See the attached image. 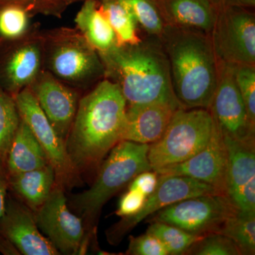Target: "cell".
<instances>
[{"label":"cell","instance_id":"cell-4","mask_svg":"<svg viewBox=\"0 0 255 255\" xmlns=\"http://www.w3.org/2000/svg\"><path fill=\"white\" fill-rule=\"evenodd\" d=\"M149 145L122 140L100 164L87 190L74 195L72 209L81 218L89 237L95 234L102 208L137 174L152 170L147 158Z\"/></svg>","mask_w":255,"mask_h":255},{"label":"cell","instance_id":"cell-34","mask_svg":"<svg viewBox=\"0 0 255 255\" xmlns=\"http://www.w3.org/2000/svg\"><path fill=\"white\" fill-rule=\"evenodd\" d=\"M8 192V175L5 169L4 162L0 159V217L4 213Z\"/></svg>","mask_w":255,"mask_h":255},{"label":"cell","instance_id":"cell-8","mask_svg":"<svg viewBox=\"0 0 255 255\" xmlns=\"http://www.w3.org/2000/svg\"><path fill=\"white\" fill-rule=\"evenodd\" d=\"M13 97L20 117L34 134L54 169L57 184L65 189L80 184V174L70 160L65 140L52 127L31 89H23Z\"/></svg>","mask_w":255,"mask_h":255},{"label":"cell","instance_id":"cell-35","mask_svg":"<svg viewBox=\"0 0 255 255\" xmlns=\"http://www.w3.org/2000/svg\"><path fill=\"white\" fill-rule=\"evenodd\" d=\"M225 6H238V7H254L255 0H222Z\"/></svg>","mask_w":255,"mask_h":255},{"label":"cell","instance_id":"cell-2","mask_svg":"<svg viewBox=\"0 0 255 255\" xmlns=\"http://www.w3.org/2000/svg\"><path fill=\"white\" fill-rule=\"evenodd\" d=\"M158 40L182 108L209 110L219 80V63L209 35L166 24Z\"/></svg>","mask_w":255,"mask_h":255},{"label":"cell","instance_id":"cell-9","mask_svg":"<svg viewBox=\"0 0 255 255\" xmlns=\"http://www.w3.org/2000/svg\"><path fill=\"white\" fill-rule=\"evenodd\" d=\"M55 36L47 55L48 68L55 78L79 85L105 74L98 52L82 35L63 32Z\"/></svg>","mask_w":255,"mask_h":255},{"label":"cell","instance_id":"cell-6","mask_svg":"<svg viewBox=\"0 0 255 255\" xmlns=\"http://www.w3.org/2000/svg\"><path fill=\"white\" fill-rule=\"evenodd\" d=\"M238 211L225 194H206L183 199L159 210L149 221L168 223L198 236L219 233Z\"/></svg>","mask_w":255,"mask_h":255},{"label":"cell","instance_id":"cell-27","mask_svg":"<svg viewBox=\"0 0 255 255\" xmlns=\"http://www.w3.org/2000/svg\"><path fill=\"white\" fill-rule=\"evenodd\" d=\"M28 26L27 13L12 2L0 4V38L14 41L26 33Z\"/></svg>","mask_w":255,"mask_h":255},{"label":"cell","instance_id":"cell-12","mask_svg":"<svg viewBox=\"0 0 255 255\" xmlns=\"http://www.w3.org/2000/svg\"><path fill=\"white\" fill-rule=\"evenodd\" d=\"M219 63V80L209 109L223 135L241 141L255 140L251 122L238 90L232 65Z\"/></svg>","mask_w":255,"mask_h":255},{"label":"cell","instance_id":"cell-26","mask_svg":"<svg viewBox=\"0 0 255 255\" xmlns=\"http://www.w3.org/2000/svg\"><path fill=\"white\" fill-rule=\"evenodd\" d=\"M20 121L14 97L0 87V159L4 162Z\"/></svg>","mask_w":255,"mask_h":255},{"label":"cell","instance_id":"cell-29","mask_svg":"<svg viewBox=\"0 0 255 255\" xmlns=\"http://www.w3.org/2000/svg\"><path fill=\"white\" fill-rule=\"evenodd\" d=\"M185 255H241L236 243L221 233L201 237L186 252Z\"/></svg>","mask_w":255,"mask_h":255},{"label":"cell","instance_id":"cell-13","mask_svg":"<svg viewBox=\"0 0 255 255\" xmlns=\"http://www.w3.org/2000/svg\"><path fill=\"white\" fill-rule=\"evenodd\" d=\"M0 236L9 241L19 254L60 255L40 232L34 213L9 191L4 213L0 217Z\"/></svg>","mask_w":255,"mask_h":255},{"label":"cell","instance_id":"cell-20","mask_svg":"<svg viewBox=\"0 0 255 255\" xmlns=\"http://www.w3.org/2000/svg\"><path fill=\"white\" fill-rule=\"evenodd\" d=\"M56 184V175L50 164L44 167L8 176L9 191L33 213L47 200Z\"/></svg>","mask_w":255,"mask_h":255},{"label":"cell","instance_id":"cell-7","mask_svg":"<svg viewBox=\"0 0 255 255\" xmlns=\"http://www.w3.org/2000/svg\"><path fill=\"white\" fill-rule=\"evenodd\" d=\"M209 37L219 63L255 65V15L244 8L223 6L216 11Z\"/></svg>","mask_w":255,"mask_h":255},{"label":"cell","instance_id":"cell-31","mask_svg":"<svg viewBox=\"0 0 255 255\" xmlns=\"http://www.w3.org/2000/svg\"><path fill=\"white\" fill-rule=\"evenodd\" d=\"M128 255H169L158 238L146 232L137 237H129L128 248L125 253Z\"/></svg>","mask_w":255,"mask_h":255},{"label":"cell","instance_id":"cell-14","mask_svg":"<svg viewBox=\"0 0 255 255\" xmlns=\"http://www.w3.org/2000/svg\"><path fill=\"white\" fill-rule=\"evenodd\" d=\"M155 172L162 175L191 177L226 195L227 152L222 132L216 122L211 138L203 150L184 162L171 164Z\"/></svg>","mask_w":255,"mask_h":255},{"label":"cell","instance_id":"cell-10","mask_svg":"<svg viewBox=\"0 0 255 255\" xmlns=\"http://www.w3.org/2000/svg\"><path fill=\"white\" fill-rule=\"evenodd\" d=\"M64 191L56 183L44 204L34 213L35 219L60 254H80L86 250L90 237L81 218L69 209Z\"/></svg>","mask_w":255,"mask_h":255},{"label":"cell","instance_id":"cell-36","mask_svg":"<svg viewBox=\"0 0 255 255\" xmlns=\"http://www.w3.org/2000/svg\"><path fill=\"white\" fill-rule=\"evenodd\" d=\"M13 0H0V4H4V3L11 2Z\"/></svg>","mask_w":255,"mask_h":255},{"label":"cell","instance_id":"cell-23","mask_svg":"<svg viewBox=\"0 0 255 255\" xmlns=\"http://www.w3.org/2000/svg\"><path fill=\"white\" fill-rule=\"evenodd\" d=\"M100 9L115 33L117 46L134 44L141 40L137 36L133 15L120 0L108 1Z\"/></svg>","mask_w":255,"mask_h":255},{"label":"cell","instance_id":"cell-21","mask_svg":"<svg viewBox=\"0 0 255 255\" xmlns=\"http://www.w3.org/2000/svg\"><path fill=\"white\" fill-rule=\"evenodd\" d=\"M216 12L209 0H167L162 18L166 24L209 35Z\"/></svg>","mask_w":255,"mask_h":255},{"label":"cell","instance_id":"cell-3","mask_svg":"<svg viewBox=\"0 0 255 255\" xmlns=\"http://www.w3.org/2000/svg\"><path fill=\"white\" fill-rule=\"evenodd\" d=\"M109 80L118 85L127 106L165 103L181 107L174 95L168 60L158 38L98 53Z\"/></svg>","mask_w":255,"mask_h":255},{"label":"cell","instance_id":"cell-32","mask_svg":"<svg viewBox=\"0 0 255 255\" xmlns=\"http://www.w3.org/2000/svg\"><path fill=\"white\" fill-rule=\"evenodd\" d=\"M146 199L147 197L139 191L128 189L119 199L115 214L121 219L131 217L142 209Z\"/></svg>","mask_w":255,"mask_h":255},{"label":"cell","instance_id":"cell-1","mask_svg":"<svg viewBox=\"0 0 255 255\" xmlns=\"http://www.w3.org/2000/svg\"><path fill=\"white\" fill-rule=\"evenodd\" d=\"M127 102L115 82L106 79L79 101L65 140L79 173L97 172L111 150L122 140Z\"/></svg>","mask_w":255,"mask_h":255},{"label":"cell","instance_id":"cell-24","mask_svg":"<svg viewBox=\"0 0 255 255\" xmlns=\"http://www.w3.org/2000/svg\"><path fill=\"white\" fill-rule=\"evenodd\" d=\"M219 233L231 238L241 255L255 254V213L238 210L226 221Z\"/></svg>","mask_w":255,"mask_h":255},{"label":"cell","instance_id":"cell-19","mask_svg":"<svg viewBox=\"0 0 255 255\" xmlns=\"http://www.w3.org/2000/svg\"><path fill=\"white\" fill-rule=\"evenodd\" d=\"M48 164L39 142L21 119L4 160L7 175L41 168Z\"/></svg>","mask_w":255,"mask_h":255},{"label":"cell","instance_id":"cell-33","mask_svg":"<svg viewBox=\"0 0 255 255\" xmlns=\"http://www.w3.org/2000/svg\"><path fill=\"white\" fill-rule=\"evenodd\" d=\"M159 174L154 170H147L137 174L128 184V189L136 190L148 197L155 191L158 183Z\"/></svg>","mask_w":255,"mask_h":255},{"label":"cell","instance_id":"cell-15","mask_svg":"<svg viewBox=\"0 0 255 255\" xmlns=\"http://www.w3.org/2000/svg\"><path fill=\"white\" fill-rule=\"evenodd\" d=\"M29 88L52 127L65 142L78 110V94L49 73H40Z\"/></svg>","mask_w":255,"mask_h":255},{"label":"cell","instance_id":"cell-25","mask_svg":"<svg viewBox=\"0 0 255 255\" xmlns=\"http://www.w3.org/2000/svg\"><path fill=\"white\" fill-rule=\"evenodd\" d=\"M146 232L158 238L169 255L185 254L187 250L203 236H195L168 223L151 221Z\"/></svg>","mask_w":255,"mask_h":255},{"label":"cell","instance_id":"cell-17","mask_svg":"<svg viewBox=\"0 0 255 255\" xmlns=\"http://www.w3.org/2000/svg\"><path fill=\"white\" fill-rule=\"evenodd\" d=\"M179 109L181 107L156 102L127 106L122 140L147 145L154 143L163 135Z\"/></svg>","mask_w":255,"mask_h":255},{"label":"cell","instance_id":"cell-22","mask_svg":"<svg viewBox=\"0 0 255 255\" xmlns=\"http://www.w3.org/2000/svg\"><path fill=\"white\" fill-rule=\"evenodd\" d=\"M75 23L82 36L98 53L107 51L117 45L115 33L95 1L89 0L83 4Z\"/></svg>","mask_w":255,"mask_h":255},{"label":"cell","instance_id":"cell-30","mask_svg":"<svg viewBox=\"0 0 255 255\" xmlns=\"http://www.w3.org/2000/svg\"><path fill=\"white\" fill-rule=\"evenodd\" d=\"M236 85L251 122L255 124V65H233Z\"/></svg>","mask_w":255,"mask_h":255},{"label":"cell","instance_id":"cell-5","mask_svg":"<svg viewBox=\"0 0 255 255\" xmlns=\"http://www.w3.org/2000/svg\"><path fill=\"white\" fill-rule=\"evenodd\" d=\"M215 127L207 109H179L163 135L149 145L147 158L152 170L179 163L206 147Z\"/></svg>","mask_w":255,"mask_h":255},{"label":"cell","instance_id":"cell-18","mask_svg":"<svg viewBox=\"0 0 255 255\" xmlns=\"http://www.w3.org/2000/svg\"><path fill=\"white\" fill-rule=\"evenodd\" d=\"M223 136L227 152L226 195L231 200L243 188L255 182V140Z\"/></svg>","mask_w":255,"mask_h":255},{"label":"cell","instance_id":"cell-28","mask_svg":"<svg viewBox=\"0 0 255 255\" xmlns=\"http://www.w3.org/2000/svg\"><path fill=\"white\" fill-rule=\"evenodd\" d=\"M131 11L137 24L154 38H158L165 26L158 10L148 0H120Z\"/></svg>","mask_w":255,"mask_h":255},{"label":"cell","instance_id":"cell-11","mask_svg":"<svg viewBox=\"0 0 255 255\" xmlns=\"http://www.w3.org/2000/svg\"><path fill=\"white\" fill-rule=\"evenodd\" d=\"M206 194H222L209 184L191 177L159 174L157 187L147 198L142 209L133 216L121 219L111 226L106 232L107 241L117 246L139 223L159 210L183 199Z\"/></svg>","mask_w":255,"mask_h":255},{"label":"cell","instance_id":"cell-16","mask_svg":"<svg viewBox=\"0 0 255 255\" xmlns=\"http://www.w3.org/2000/svg\"><path fill=\"white\" fill-rule=\"evenodd\" d=\"M43 44L31 40L11 46L0 53V87L14 97L29 87L41 73Z\"/></svg>","mask_w":255,"mask_h":255}]
</instances>
